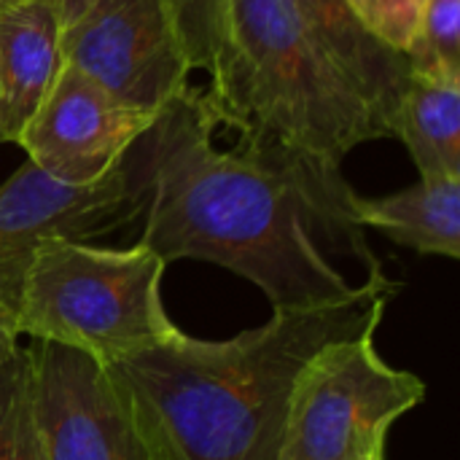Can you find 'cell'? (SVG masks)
I'll return each instance as SVG.
<instances>
[{
	"mask_svg": "<svg viewBox=\"0 0 460 460\" xmlns=\"http://www.w3.org/2000/svg\"><path fill=\"white\" fill-rule=\"evenodd\" d=\"M156 116L119 102L62 59L16 143L43 172L65 183H92L124 159Z\"/></svg>",
	"mask_w": 460,
	"mask_h": 460,
	"instance_id": "cell-9",
	"label": "cell"
},
{
	"mask_svg": "<svg viewBox=\"0 0 460 460\" xmlns=\"http://www.w3.org/2000/svg\"><path fill=\"white\" fill-rule=\"evenodd\" d=\"M189 70L213 75L229 40V0H164Z\"/></svg>",
	"mask_w": 460,
	"mask_h": 460,
	"instance_id": "cell-16",
	"label": "cell"
},
{
	"mask_svg": "<svg viewBox=\"0 0 460 460\" xmlns=\"http://www.w3.org/2000/svg\"><path fill=\"white\" fill-rule=\"evenodd\" d=\"M205 92L186 86L135 143L146 175L143 234L164 264L194 259L251 280L272 310H321L399 291L353 216L340 164L240 135L216 146Z\"/></svg>",
	"mask_w": 460,
	"mask_h": 460,
	"instance_id": "cell-1",
	"label": "cell"
},
{
	"mask_svg": "<svg viewBox=\"0 0 460 460\" xmlns=\"http://www.w3.org/2000/svg\"><path fill=\"white\" fill-rule=\"evenodd\" d=\"M361 24L385 46L407 51L420 19V0H348Z\"/></svg>",
	"mask_w": 460,
	"mask_h": 460,
	"instance_id": "cell-17",
	"label": "cell"
},
{
	"mask_svg": "<svg viewBox=\"0 0 460 460\" xmlns=\"http://www.w3.org/2000/svg\"><path fill=\"white\" fill-rule=\"evenodd\" d=\"M59 13L54 0L0 13V119L5 143H16L59 65Z\"/></svg>",
	"mask_w": 460,
	"mask_h": 460,
	"instance_id": "cell-10",
	"label": "cell"
},
{
	"mask_svg": "<svg viewBox=\"0 0 460 460\" xmlns=\"http://www.w3.org/2000/svg\"><path fill=\"white\" fill-rule=\"evenodd\" d=\"M420 178L460 175V84L410 75L391 119Z\"/></svg>",
	"mask_w": 460,
	"mask_h": 460,
	"instance_id": "cell-13",
	"label": "cell"
},
{
	"mask_svg": "<svg viewBox=\"0 0 460 460\" xmlns=\"http://www.w3.org/2000/svg\"><path fill=\"white\" fill-rule=\"evenodd\" d=\"M143 205L146 175L135 146L92 183H65L27 159L0 186V299L16 310L24 270L40 243L116 232L135 221Z\"/></svg>",
	"mask_w": 460,
	"mask_h": 460,
	"instance_id": "cell-6",
	"label": "cell"
},
{
	"mask_svg": "<svg viewBox=\"0 0 460 460\" xmlns=\"http://www.w3.org/2000/svg\"><path fill=\"white\" fill-rule=\"evenodd\" d=\"M353 216L367 229L420 256L460 259V175L420 178L388 197L353 194Z\"/></svg>",
	"mask_w": 460,
	"mask_h": 460,
	"instance_id": "cell-12",
	"label": "cell"
},
{
	"mask_svg": "<svg viewBox=\"0 0 460 460\" xmlns=\"http://www.w3.org/2000/svg\"><path fill=\"white\" fill-rule=\"evenodd\" d=\"M356 460H385V450H380V453H369V456H364V458H356Z\"/></svg>",
	"mask_w": 460,
	"mask_h": 460,
	"instance_id": "cell-21",
	"label": "cell"
},
{
	"mask_svg": "<svg viewBox=\"0 0 460 460\" xmlns=\"http://www.w3.org/2000/svg\"><path fill=\"white\" fill-rule=\"evenodd\" d=\"M59 54L119 102L151 113L191 73L164 0H92L59 30Z\"/></svg>",
	"mask_w": 460,
	"mask_h": 460,
	"instance_id": "cell-7",
	"label": "cell"
},
{
	"mask_svg": "<svg viewBox=\"0 0 460 460\" xmlns=\"http://www.w3.org/2000/svg\"><path fill=\"white\" fill-rule=\"evenodd\" d=\"M380 323L323 342L299 369L278 460H356L385 450L399 418L426 399V383L391 367L375 342Z\"/></svg>",
	"mask_w": 460,
	"mask_h": 460,
	"instance_id": "cell-5",
	"label": "cell"
},
{
	"mask_svg": "<svg viewBox=\"0 0 460 460\" xmlns=\"http://www.w3.org/2000/svg\"><path fill=\"white\" fill-rule=\"evenodd\" d=\"M92 0H54V5H57V13H59V24L65 27V24H70L86 5H89Z\"/></svg>",
	"mask_w": 460,
	"mask_h": 460,
	"instance_id": "cell-19",
	"label": "cell"
},
{
	"mask_svg": "<svg viewBox=\"0 0 460 460\" xmlns=\"http://www.w3.org/2000/svg\"><path fill=\"white\" fill-rule=\"evenodd\" d=\"M396 291L321 310H272L229 340L178 332L111 377L154 460H278L288 396L305 361L329 340L383 323Z\"/></svg>",
	"mask_w": 460,
	"mask_h": 460,
	"instance_id": "cell-2",
	"label": "cell"
},
{
	"mask_svg": "<svg viewBox=\"0 0 460 460\" xmlns=\"http://www.w3.org/2000/svg\"><path fill=\"white\" fill-rule=\"evenodd\" d=\"M164 270V259L143 243L100 248L46 240L22 278L19 337L75 350L105 369L124 364L181 332L162 299Z\"/></svg>",
	"mask_w": 460,
	"mask_h": 460,
	"instance_id": "cell-4",
	"label": "cell"
},
{
	"mask_svg": "<svg viewBox=\"0 0 460 460\" xmlns=\"http://www.w3.org/2000/svg\"><path fill=\"white\" fill-rule=\"evenodd\" d=\"M313 38L323 46L332 62L353 81V86L372 102L391 132V119L399 97L410 81V62L404 51L385 46L372 35L348 0H291Z\"/></svg>",
	"mask_w": 460,
	"mask_h": 460,
	"instance_id": "cell-11",
	"label": "cell"
},
{
	"mask_svg": "<svg viewBox=\"0 0 460 460\" xmlns=\"http://www.w3.org/2000/svg\"><path fill=\"white\" fill-rule=\"evenodd\" d=\"M205 100L218 127L334 164L361 143L391 137L291 0H229V40Z\"/></svg>",
	"mask_w": 460,
	"mask_h": 460,
	"instance_id": "cell-3",
	"label": "cell"
},
{
	"mask_svg": "<svg viewBox=\"0 0 460 460\" xmlns=\"http://www.w3.org/2000/svg\"><path fill=\"white\" fill-rule=\"evenodd\" d=\"M0 460H46L35 418L30 348H19L0 369Z\"/></svg>",
	"mask_w": 460,
	"mask_h": 460,
	"instance_id": "cell-14",
	"label": "cell"
},
{
	"mask_svg": "<svg viewBox=\"0 0 460 460\" xmlns=\"http://www.w3.org/2000/svg\"><path fill=\"white\" fill-rule=\"evenodd\" d=\"M0 143H5V132H3V119H0Z\"/></svg>",
	"mask_w": 460,
	"mask_h": 460,
	"instance_id": "cell-22",
	"label": "cell"
},
{
	"mask_svg": "<svg viewBox=\"0 0 460 460\" xmlns=\"http://www.w3.org/2000/svg\"><path fill=\"white\" fill-rule=\"evenodd\" d=\"M30 356L46 460H154L105 367L49 342Z\"/></svg>",
	"mask_w": 460,
	"mask_h": 460,
	"instance_id": "cell-8",
	"label": "cell"
},
{
	"mask_svg": "<svg viewBox=\"0 0 460 460\" xmlns=\"http://www.w3.org/2000/svg\"><path fill=\"white\" fill-rule=\"evenodd\" d=\"M404 54L412 75L460 84V0H423Z\"/></svg>",
	"mask_w": 460,
	"mask_h": 460,
	"instance_id": "cell-15",
	"label": "cell"
},
{
	"mask_svg": "<svg viewBox=\"0 0 460 460\" xmlns=\"http://www.w3.org/2000/svg\"><path fill=\"white\" fill-rule=\"evenodd\" d=\"M19 350V329H16V310L0 299V369L13 358Z\"/></svg>",
	"mask_w": 460,
	"mask_h": 460,
	"instance_id": "cell-18",
	"label": "cell"
},
{
	"mask_svg": "<svg viewBox=\"0 0 460 460\" xmlns=\"http://www.w3.org/2000/svg\"><path fill=\"white\" fill-rule=\"evenodd\" d=\"M420 3H423V0H420Z\"/></svg>",
	"mask_w": 460,
	"mask_h": 460,
	"instance_id": "cell-23",
	"label": "cell"
},
{
	"mask_svg": "<svg viewBox=\"0 0 460 460\" xmlns=\"http://www.w3.org/2000/svg\"><path fill=\"white\" fill-rule=\"evenodd\" d=\"M35 0H0V13H8L13 8H22V5H30Z\"/></svg>",
	"mask_w": 460,
	"mask_h": 460,
	"instance_id": "cell-20",
	"label": "cell"
}]
</instances>
